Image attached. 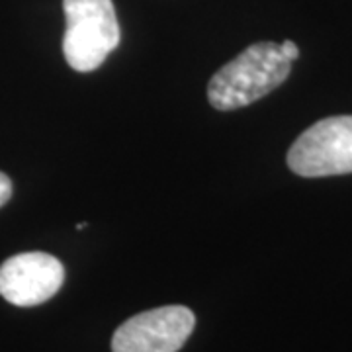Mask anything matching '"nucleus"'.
Here are the masks:
<instances>
[{
	"label": "nucleus",
	"instance_id": "nucleus-1",
	"mask_svg": "<svg viewBox=\"0 0 352 352\" xmlns=\"http://www.w3.org/2000/svg\"><path fill=\"white\" fill-rule=\"evenodd\" d=\"M292 71L280 43H254L223 65L208 85V100L219 112H231L261 100L278 88Z\"/></svg>",
	"mask_w": 352,
	"mask_h": 352
},
{
	"label": "nucleus",
	"instance_id": "nucleus-2",
	"mask_svg": "<svg viewBox=\"0 0 352 352\" xmlns=\"http://www.w3.org/2000/svg\"><path fill=\"white\" fill-rule=\"evenodd\" d=\"M65 61L78 73L98 69L122 39L112 0H63Z\"/></svg>",
	"mask_w": 352,
	"mask_h": 352
},
{
	"label": "nucleus",
	"instance_id": "nucleus-3",
	"mask_svg": "<svg viewBox=\"0 0 352 352\" xmlns=\"http://www.w3.org/2000/svg\"><path fill=\"white\" fill-rule=\"evenodd\" d=\"M288 166L305 178L352 173V116H333L307 127L289 147Z\"/></svg>",
	"mask_w": 352,
	"mask_h": 352
},
{
	"label": "nucleus",
	"instance_id": "nucleus-4",
	"mask_svg": "<svg viewBox=\"0 0 352 352\" xmlns=\"http://www.w3.org/2000/svg\"><path fill=\"white\" fill-rule=\"evenodd\" d=\"M196 317L184 305H164L129 317L113 333L112 352H178L194 331Z\"/></svg>",
	"mask_w": 352,
	"mask_h": 352
},
{
	"label": "nucleus",
	"instance_id": "nucleus-5",
	"mask_svg": "<svg viewBox=\"0 0 352 352\" xmlns=\"http://www.w3.org/2000/svg\"><path fill=\"white\" fill-rule=\"evenodd\" d=\"M63 282V264L47 252H20L0 266V296L18 307L45 303Z\"/></svg>",
	"mask_w": 352,
	"mask_h": 352
},
{
	"label": "nucleus",
	"instance_id": "nucleus-6",
	"mask_svg": "<svg viewBox=\"0 0 352 352\" xmlns=\"http://www.w3.org/2000/svg\"><path fill=\"white\" fill-rule=\"evenodd\" d=\"M10 198H12V182L4 173H0V208Z\"/></svg>",
	"mask_w": 352,
	"mask_h": 352
},
{
	"label": "nucleus",
	"instance_id": "nucleus-7",
	"mask_svg": "<svg viewBox=\"0 0 352 352\" xmlns=\"http://www.w3.org/2000/svg\"><path fill=\"white\" fill-rule=\"evenodd\" d=\"M280 50H282V53H284V57L289 59L292 63L300 57V50H298V45H296L294 41H289V39H286V41H282V43H280Z\"/></svg>",
	"mask_w": 352,
	"mask_h": 352
}]
</instances>
